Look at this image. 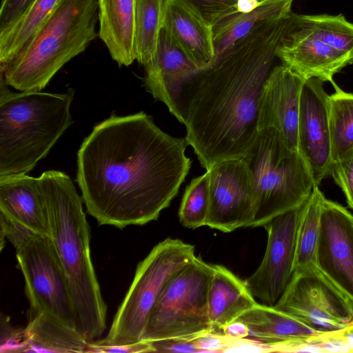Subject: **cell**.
I'll use <instances>...</instances> for the list:
<instances>
[{"label": "cell", "instance_id": "6da1fadb", "mask_svg": "<svg viewBox=\"0 0 353 353\" xmlns=\"http://www.w3.org/2000/svg\"><path fill=\"white\" fill-rule=\"evenodd\" d=\"M185 138L163 132L144 112L112 114L77 152V182L99 225L123 229L157 220L191 166Z\"/></svg>", "mask_w": 353, "mask_h": 353}, {"label": "cell", "instance_id": "7a4b0ae2", "mask_svg": "<svg viewBox=\"0 0 353 353\" xmlns=\"http://www.w3.org/2000/svg\"><path fill=\"white\" fill-rule=\"evenodd\" d=\"M292 14L259 23L185 84V139L206 170L242 158L256 139L260 98Z\"/></svg>", "mask_w": 353, "mask_h": 353}, {"label": "cell", "instance_id": "3957f363", "mask_svg": "<svg viewBox=\"0 0 353 353\" xmlns=\"http://www.w3.org/2000/svg\"><path fill=\"white\" fill-rule=\"evenodd\" d=\"M38 178L48 212L50 237L68 279L77 331L92 343L105 330L107 307L91 260L83 201L67 174L48 170Z\"/></svg>", "mask_w": 353, "mask_h": 353}, {"label": "cell", "instance_id": "277c9868", "mask_svg": "<svg viewBox=\"0 0 353 353\" xmlns=\"http://www.w3.org/2000/svg\"><path fill=\"white\" fill-rule=\"evenodd\" d=\"M0 77V177L25 174L72 124L74 92L10 91Z\"/></svg>", "mask_w": 353, "mask_h": 353}, {"label": "cell", "instance_id": "5b68a950", "mask_svg": "<svg viewBox=\"0 0 353 353\" xmlns=\"http://www.w3.org/2000/svg\"><path fill=\"white\" fill-rule=\"evenodd\" d=\"M97 0H63L28 44L0 65V77L21 92L41 91L97 37Z\"/></svg>", "mask_w": 353, "mask_h": 353}, {"label": "cell", "instance_id": "8992f818", "mask_svg": "<svg viewBox=\"0 0 353 353\" xmlns=\"http://www.w3.org/2000/svg\"><path fill=\"white\" fill-rule=\"evenodd\" d=\"M242 159L253 185L254 216L250 227L263 226L301 205L316 185L302 154L291 149L275 128L259 130Z\"/></svg>", "mask_w": 353, "mask_h": 353}, {"label": "cell", "instance_id": "52a82bcc", "mask_svg": "<svg viewBox=\"0 0 353 353\" xmlns=\"http://www.w3.org/2000/svg\"><path fill=\"white\" fill-rule=\"evenodd\" d=\"M276 57L305 80L333 83L334 75L353 63V23L342 14L293 12Z\"/></svg>", "mask_w": 353, "mask_h": 353}, {"label": "cell", "instance_id": "ba28073f", "mask_svg": "<svg viewBox=\"0 0 353 353\" xmlns=\"http://www.w3.org/2000/svg\"><path fill=\"white\" fill-rule=\"evenodd\" d=\"M196 256L194 246L167 238L157 244L137 265L134 279L115 314L105 345L141 341L150 314L171 279Z\"/></svg>", "mask_w": 353, "mask_h": 353}, {"label": "cell", "instance_id": "9c48e42d", "mask_svg": "<svg viewBox=\"0 0 353 353\" xmlns=\"http://www.w3.org/2000/svg\"><path fill=\"white\" fill-rule=\"evenodd\" d=\"M212 273L213 265L197 256L177 272L154 306L141 340H192L215 332L208 301Z\"/></svg>", "mask_w": 353, "mask_h": 353}, {"label": "cell", "instance_id": "30bf717a", "mask_svg": "<svg viewBox=\"0 0 353 353\" xmlns=\"http://www.w3.org/2000/svg\"><path fill=\"white\" fill-rule=\"evenodd\" d=\"M15 250L30 311L43 314L77 330L68 279L50 237L32 233Z\"/></svg>", "mask_w": 353, "mask_h": 353}, {"label": "cell", "instance_id": "8fae6325", "mask_svg": "<svg viewBox=\"0 0 353 353\" xmlns=\"http://www.w3.org/2000/svg\"><path fill=\"white\" fill-rule=\"evenodd\" d=\"M274 307L320 332L343 329L353 323V301L316 265L296 270Z\"/></svg>", "mask_w": 353, "mask_h": 353}, {"label": "cell", "instance_id": "7c38bea8", "mask_svg": "<svg viewBox=\"0 0 353 353\" xmlns=\"http://www.w3.org/2000/svg\"><path fill=\"white\" fill-rule=\"evenodd\" d=\"M306 201L274 216L263 225L268 232L263 258L244 282L253 296L265 305L274 306L292 279L298 225Z\"/></svg>", "mask_w": 353, "mask_h": 353}, {"label": "cell", "instance_id": "4fadbf2b", "mask_svg": "<svg viewBox=\"0 0 353 353\" xmlns=\"http://www.w3.org/2000/svg\"><path fill=\"white\" fill-rule=\"evenodd\" d=\"M207 171L210 208L205 225L223 232L250 227L254 216L253 185L243 159L222 160Z\"/></svg>", "mask_w": 353, "mask_h": 353}, {"label": "cell", "instance_id": "5bb4252c", "mask_svg": "<svg viewBox=\"0 0 353 353\" xmlns=\"http://www.w3.org/2000/svg\"><path fill=\"white\" fill-rule=\"evenodd\" d=\"M316 267L353 301V214L324 197Z\"/></svg>", "mask_w": 353, "mask_h": 353}, {"label": "cell", "instance_id": "9a60e30c", "mask_svg": "<svg viewBox=\"0 0 353 353\" xmlns=\"http://www.w3.org/2000/svg\"><path fill=\"white\" fill-rule=\"evenodd\" d=\"M323 83L316 78L305 81L301 92L298 125L299 150L316 185L330 174L332 165L329 95Z\"/></svg>", "mask_w": 353, "mask_h": 353}, {"label": "cell", "instance_id": "2e32d148", "mask_svg": "<svg viewBox=\"0 0 353 353\" xmlns=\"http://www.w3.org/2000/svg\"><path fill=\"white\" fill-rule=\"evenodd\" d=\"M305 81L283 64L274 67L264 84L259 105L258 130L275 128L285 143L299 152V105Z\"/></svg>", "mask_w": 353, "mask_h": 353}, {"label": "cell", "instance_id": "e0dca14e", "mask_svg": "<svg viewBox=\"0 0 353 353\" xmlns=\"http://www.w3.org/2000/svg\"><path fill=\"white\" fill-rule=\"evenodd\" d=\"M147 92L163 103L183 124L181 94L185 84L201 69L197 67L162 29L153 58L143 65Z\"/></svg>", "mask_w": 353, "mask_h": 353}, {"label": "cell", "instance_id": "ac0fdd59", "mask_svg": "<svg viewBox=\"0 0 353 353\" xmlns=\"http://www.w3.org/2000/svg\"><path fill=\"white\" fill-rule=\"evenodd\" d=\"M163 29L200 69L214 59L212 27L190 0H165Z\"/></svg>", "mask_w": 353, "mask_h": 353}, {"label": "cell", "instance_id": "d6986e66", "mask_svg": "<svg viewBox=\"0 0 353 353\" xmlns=\"http://www.w3.org/2000/svg\"><path fill=\"white\" fill-rule=\"evenodd\" d=\"M0 214L37 234L50 236L39 178L27 174L0 177Z\"/></svg>", "mask_w": 353, "mask_h": 353}, {"label": "cell", "instance_id": "ffe728a7", "mask_svg": "<svg viewBox=\"0 0 353 353\" xmlns=\"http://www.w3.org/2000/svg\"><path fill=\"white\" fill-rule=\"evenodd\" d=\"M237 320L248 326L249 336L258 340L269 352H278L288 341L323 332L292 315L265 304L257 303Z\"/></svg>", "mask_w": 353, "mask_h": 353}, {"label": "cell", "instance_id": "44dd1931", "mask_svg": "<svg viewBox=\"0 0 353 353\" xmlns=\"http://www.w3.org/2000/svg\"><path fill=\"white\" fill-rule=\"evenodd\" d=\"M99 37L119 66L135 61L134 30L136 0H97Z\"/></svg>", "mask_w": 353, "mask_h": 353}, {"label": "cell", "instance_id": "7402d4cb", "mask_svg": "<svg viewBox=\"0 0 353 353\" xmlns=\"http://www.w3.org/2000/svg\"><path fill=\"white\" fill-rule=\"evenodd\" d=\"M208 312L214 330H221L257 302L244 281L223 265H213L208 288Z\"/></svg>", "mask_w": 353, "mask_h": 353}, {"label": "cell", "instance_id": "603a6c76", "mask_svg": "<svg viewBox=\"0 0 353 353\" xmlns=\"http://www.w3.org/2000/svg\"><path fill=\"white\" fill-rule=\"evenodd\" d=\"M29 314L24 327L28 341L26 352H88L90 343L77 330L43 314L32 311Z\"/></svg>", "mask_w": 353, "mask_h": 353}, {"label": "cell", "instance_id": "cb8c5ba5", "mask_svg": "<svg viewBox=\"0 0 353 353\" xmlns=\"http://www.w3.org/2000/svg\"><path fill=\"white\" fill-rule=\"evenodd\" d=\"M294 0H265L254 9L235 13L211 26L215 57L259 23L289 15Z\"/></svg>", "mask_w": 353, "mask_h": 353}, {"label": "cell", "instance_id": "d4e9b609", "mask_svg": "<svg viewBox=\"0 0 353 353\" xmlns=\"http://www.w3.org/2000/svg\"><path fill=\"white\" fill-rule=\"evenodd\" d=\"M63 0H35L21 17L0 34V65L11 60L30 41Z\"/></svg>", "mask_w": 353, "mask_h": 353}, {"label": "cell", "instance_id": "484cf974", "mask_svg": "<svg viewBox=\"0 0 353 353\" xmlns=\"http://www.w3.org/2000/svg\"><path fill=\"white\" fill-rule=\"evenodd\" d=\"M165 0H136L134 30L135 60L149 62L157 51L163 29Z\"/></svg>", "mask_w": 353, "mask_h": 353}, {"label": "cell", "instance_id": "4316f807", "mask_svg": "<svg viewBox=\"0 0 353 353\" xmlns=\"http://www.w3.org/2000/svg\"><path fill=\"white\" fill-rule=\"evenodd\" d=\"M324 197L319 185H315L305 203L297 230L294 272L307 266L316 265Z\"/></svg>", "mask_w": 353, "mask_h": 353}, {"label": "cell", "instance_id": "83f0119b", "mask_svg": "<svg viewBox=\"0 0 353 353\" xmlns=\"http://www.w3.org/2000/svg\"><path fill=\"white\" fill-rule=\"evenodd\" d=\"M334 92L329 95V120L332 163L353 151V94L332 83Z\"/></svg>", "mask_w": 353, "mask_h": 353}, {"label": "cell", "instance_id": "f1b7e54d", "mask_svg": "<svg viewBox=\"0 0 353 353\" xmlns=\"http://www.w3.org/2000/svg\"><path fill=\"white\" fill-rule=\"evenodd\" d=\"M210 208L209 173L192 180L186 187L179 211L181 224L191 229L206 225Z\"/></svg>", "mask_w": 353, "mask_h": 353}, {"label": "cell", "instance_id": "f546056e", "mask_svg": "<svg viewBox=\"0 0 353 353\" xmlns=\"http://www.w3.org/2000/svg\"><path fill=\"white\" fill-rule=\"evenodd\" d=\"M212 26L236 12L250 11L265 0H190Z\"/></svg>", "mask_w": 353, "mask_h": 353}, {"label": "cell", "instance_id": "4dcf8cb0", "mask_svg": "<svg viewBox=\"0 0 353 353\" xmlns=\"http://www.w3.org/2000/svg\"><path fill=\"white\" fill-rule=\"evenodd\" d=\"M330 175L341 188L348 206L353 210V151L332 163Z\"/></svg>", "mask_w": 353, "mask_h": 353}, {"label": "cell", "instance_id": "1f68e13d", "mask_svg": "<svg viewBox=\"0 0 353 353\" xmlns=\"http://www.w3.org/2000/svg\"><path fill=\"white\" fill-rule=\"evenodd\" d=\"M28 341L25 329L10 324L8 319L1 315L0 352H26Z\"/></svg>", "mask_w": 353, "mask_h": 353}, {"label": "cell", "instance_id": "d6a6232c", "mask_svg": "<svg viewBox=\"0 0 353 353\" xmlns=\"http://www.w3.org/2000/svg\"><path fill=\"white\" fill-rule=\"evenodd\" d=\"M35 0H2L0 9V34L13 26Z\"/></svg>", "mask_w": 353, "mask_h": 353}, {"label": "cell", "instance_id": "836d02e7", "mask_svg": "<svg viewBox=\"0 0 353 353\" xmlns=\"http://www.w3.org/2000/svg\"><path fill=\"white\" fill-rule=\"evenodd\" d=\"M193 340L201 352L229 351L240 341L230 339L223 334H216L215 332L203 334Z\"/></svg>", "mask_w": 353, "mask_h": 353}, {"label": "cell", "instance_id": "e575fe53", "mask_svg": "<svg viewBox=\"0 0 353 353\" xmlns=\"http://www.w3.org/2000/svg\"><path fill=\"white\" fill-rule=\"evenodd\" d=\"M88 352L92 353H141V352H154V348L150 341H140L135 343L116 345H99L94 342L90 343L88 345Z\"/></svg>", "mask_w": 353, "mask_h": 353}, {"label": "cell", "instance_id": "d590c367", "mask_svg": "<svg viewBox=\"0 0 353 353\" xmlns=\"http://www.w3.org/2000/svg\"><path fill=\"white\" fill-rule=\"evenodd\" d=\"M150 342L154 352H201L193 339H168Z\"/></svg>", "mask_w": 353, "mask_h": 353}, {"label": "cell", "instance_id": "8d00e7d4", "mask_svg": "<svg viewBox=\"0 0 353 353\" xmlns=\"http://www.w3.org/2000/svg\"><path fill=\"white\" fill-rule=\"evenodd\" d=\"M221 330L224 336L235 341L245 339L247 336H249L248 326L239 320L229 323L223 327Z\"/></svg>", "mask_w": 353, "mask_h": 353}, {"label": "cell", "instance_id": "74e56055", "mask_svg": "<svg viewBox=\"0 0 353 353\" xmlns=\"http://www.w3.org/2000/svg\"><path fill=\"white\" fill-rule=\"evenodd\" d=\"M334 334L343 352L353 353V323L343 329L334 330Z\"/></svg>", "mask_w": 353, "mask_h": 353}]
</instances>
